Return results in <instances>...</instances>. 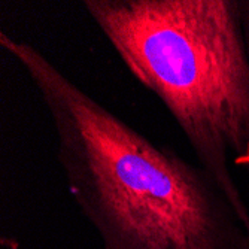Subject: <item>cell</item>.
Masks as SVG:
<instances>
[{"label":"cell","mask_w":249,"mask_h":249,"mask_svg":"<svg viewBox=\"0 0 249 249\" xmlns=\"http://www.w3.org/2000/svg\"><path fill=\"white\" fill-rule=\"evenodd\" d=\"M0 47L35 84L57 139L67 190L102 249H249V230L203 169L155 145L26 40Z\"/></svg>","instance_id":"obj_1"},{"label":"cell","mask_w":249,"mask_h":249,"mask_svg":"<svg viewBox=\"0 0 249 249\" xmlns=\"http://www.w3.org/2000/svg\"><path fill=\"white\" fill-rule=\"evenodd\" d=\"M127 71L167 107L249 230V58L239 0H84Z\"/></svg>","instance_id":"obj_2"},{"label":"cell","mask_w":249,"mask_h":249,"mask_svg":"<svg viewBox=\"0 0 249 249\" xmlns=\"http://www.w3.org/2000/svg\"><path fill=\"white\" fill-rule=\"evenodd\" d=\"M239 11H240V22H242V32L245 48L249 58V0H239Z\"/></svg>","instance_id":"obj_3"}]
</instances>
